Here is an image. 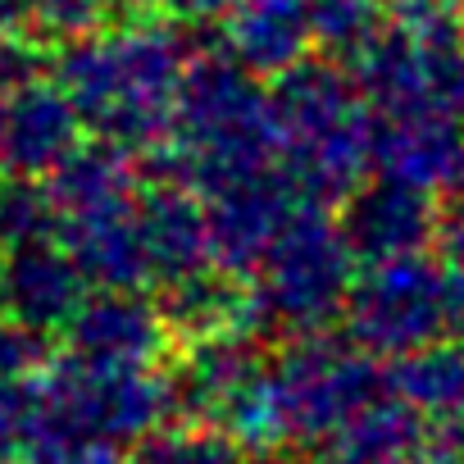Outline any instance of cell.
I'll list each match as a JSON object with an SVG mask.
<instances>
[{"instance_id": "8992f818", "label": "cell", "mask_w": 464, "mask_h": 464, "mask_svg": "<svg viewBox=\"0 0 464 464\" xmlns=\"http://www.w3.org/2000/svg\"><path fill=\"white\" fill-rule=\"evenodd\" d=\"M450 328V296L441 260L405 256L369 265L346 296V333L369 355H410L441 342Z\"/></svg>"}, {"instance_id": "277c9868", "label": "cell", "mask_w": 464, "mask_h": 464, "mask_svg": "<svg viewBox=\"0 0 464 464\" xmlns=\"http://www.w3.org/2000/svg\"><path fill=\"white\" fill-rule=\"evenodd\" d=\"M351 265L355 251L342 232V218H333L328 205H296L260 265V283L251 287L256 337L328 333V324L346 314V296L355 287Z\"/></svg>"}, {"instance_id": "30bf717a", "label": "cell", "mask_w": 464, "mask_h": 464, "mask_svg": "<svg viewBox=\"0 0 464 464\" xmlns=\"http://www.w3.org/2000/svg\"><path fill=\"white\" fill-rule=\"evenodd\" d=\"M223 46L251 73H292L314 46V0H237L223 14Z\"/></svg>"}, {"instance_id": "7c38bea8", "label": "cell", "mask_w": 464, "mask_h": 464, "mask_svg": "<svg viewBox=\"0 0 464 464\" xmlns=\"http://www.w3.org/2000/svg\"><path fill=\"white\" fill-rule=\"evenodd\" d=\"M328 464H423L428 459V419L396 392L351 414L328 441Z\"/></svg>"}, {"instance_id": "9a60e30c", "label": "cell", "mask_w": 464, "mask_h": 464, "mask_svg": "<svg viewBox=\"0 0 464 464\" xmlns=\"http://www.w3.org/2000/svg\"><path fill=\"white\" fill-rule=\"evenodd\" d=\"M392 392L414 410L446 419L464 410V346L459 342H428L396 360Z\"/></svg>"}, {"instance_id": "3957f363", "label": "cell", "mask_w": 464, "mask_h": 464, "mask_svg": "<svg viewBox=\"0 0 464 464\" xmlns=\"http://www.w3.org/2000/svg\"><path fill=\"white\" fill-rule=\"evenodd\" d=\"M187 51L164 24H132L82 46L69 60V82L82 110L128 141H150L173 123L187 78Z\"/></svg>"}, {"instance_id": "e0dca14e", "label": "cell", "mask_w": 464, "mask_h": 464, "mask_svg": "<svg viewBox=\"0 0 464 464\" xmlns=\"http://www.w3.org/2000/svg\"><path fill=\"white\" fill-rule=\"evenodd\" d=\"M387 28V14L378 0H314V42L342 64H355L378 33Z\"/></svg>"}, {"instance_id": "ffe728a7", "label": "cell", "mask_w": 464, "mask_h": 464, "mask_svg": "<svg viewBox=\"0 0 464 464\" xmlns=\"http://www.w3.org/2000/svg\"><path fill=\"white\" fill-rule=\"evenodd\" d=\"M423 464H464V410L428 419V459Z\"/></svg>"}, {"instance_id": "9c48e42d", "label": "cell", "mask_w": 464, "mask_h": 464, "mask_svg": "<svg viewBox=\"0 0 464 464\" xmlns=\"http://www.w3.org/2000/svg\"><path fill=\"white\" fill-rule=\"evenodd\" d=\"M256 342L260 337L246 328L187 342V355L178 360V369L169 378L173 410H182L191 423H218L223 410L269 369Z\"/></svg>"}, {"instance_id": "6da1fadb", "label": "cell", "mask_w": 464, "mask_h": 464, "mask_svg": "<svg viewBox=\"0 0 464 464\" xmlns=\"http://www.w3.org/2000/svg\"><path fill=\"white\" fill-rule=\"evenodd\" d=\"M283 178L301 205H346L373 164V119L337 64L305 60L274 87Z\"/></svg>"}, {"instance_id": "ba28073f", "label": "cell", "mask_w": 464, "mask_h": 464, "mask_svg": "<svg viewBox=\"0 0 464 464\" xmlns=\"http://www.w3.org/2000/svg\"><path fill=\"white\" fill-rule=\"evenodd\" d=\"M342 232L355 260L382 265V260L423 256V246L441 237V214L423 187L378 178L342 205Z\"/></svg>"}, {"instance_id": "52a82bcc", "label": "cell", "mask_w": 464, "mask_h": 464, "mask_svg": "<svg viewBox=\"0 0 464 464\" xmlns=\"http://www.w3.org/2000/svg\"><path fill=\"white\" fill-rule=\"evenodd\" d=\"M205 218H209V260L227 274H260L265 256L274 251L278 232L287 227V218L296 214L301 196L292 191V182L274 169L237 178L218 191L205 196Z\"/></svg>"}, {"instance_id": "ac0fdd59", "label": "cell", "mask_w": 464, "mask_h": 464, "mask_svg": "<svg viewBox=\"0 0 464 464\" xmlns=\"http://www.w3.org/2000/svg\"><path fill=\"white\" fill-rule=\"evenodd\" d=\"M141 464H242V446L214 423H196L191 432H169L141 450Z\"/></svg>"}, {"instance_id": "44dd1931", "label": "cell", "mask_w": 464, "mask_h": 464, "mask_svg": "<svg viewBox=\"0 0 464 464\" xmlns=\"http://www.w3.org/2000/svg\"><path fill=\"white\" fill-rule=\"evenodd\" d=\"M150 5L173 24H209V19H223L237 0H150Z\"/></svg>"}, {"instance_id": "7a4b0ae2", "label": "cell", "mask_w": 464, "mask_h": 464, "mask_svg": "<svg viewBox=\"0 0 464 464\" xmlns=\"http://www.w3.org/2000/svg\"><path fill=\"white\" fill-rule=\"evenodd\" d=\"M178 164L173 178L191 182L200 196L265 173L278 155V110L274 92L256 82L232 55H196L178 92Z\"/></svg>"}, {"instance_id": "603a6c76", "label": "cell", "mask_w": 464, "mask_h": 464, "mask_svg": "<svg viewBox=\"0 0 464 464\" xmlns=\"http://www.w3.org/2000/svg\"><path fill=\"white\" fill-rule=\"evenodd\" d=\"M260 464H314V459H296V455H265ZM328 464V459H324Z\"/></svg>"}, {"instance_id": "5bb4252c", "label": "cell", "mask_w": 464, "mask_h": 464, "mask_svg": "<svg viewBox=\"0 0 464 464\" xmlns=\"http://www.w3.org/2000/svg\"><path fill=\"white\" fill-rule=\"evenodd\" d=\"M141 232H146V251L150 269L160 278H182L209 265V218L205 205L191 200L182 187H164L146 200L141 209Z\"/></svg>"}, {"instance_id": "8fae6325", "label": "cell", "mask_w": 464, "mask_h": 464, "mask_svg": "<svg viewBox=\"0 0 464 464\" xmlns=\"http://www.w3.org/2000/svg\"><path fill=\"white\" fill-rule=\"evenodd\" d=\"M464 150V123L441 114H401L373 123V169L378 178L405 187H446Z\"/></svg>"}, {"instance_id": "4fadbf2b", "label": "cell", "mask_w": 464, "mask_h": 464, "mask_svg": "<svg viewBox=\"0 0 464 464\" xmlns=\"http://www.w3.org/2000/svg\"><path fill=\"white\" fill-rule=\"evenodd\" d=\"M160 314L187 342H200V337H214V333H232V328L256 333L251 328V287H242L237 274H227L218 265L173 278L169 292H164Z\"/></svg>"}, {"instance_id": "2e32d148", "label": "cell", "mask_w": 464, "mask_h": 464, "mask_svg": "<svg viewBox=\"0 0 464 464\" xmlns=\"http://www.w3.org/2000/svg\"><path fill=\"white\" fill-rule=\"evenodd\" d=\"M82 342L110 360L114 369H137L141 360H150L164 342V314H155L150 305L132 301V296H114L87 310L82 319Z\"/></svg>"}, {"instance_id": "7402d4cb", "label": "cell", "mask_w": 464, "mask_h": 464, "mask_svg": "<svg viewBox=\"0 0 464 464\" xmlns=\"http://www.w3.org/2000/svg\"><path fill=\"white\" fill-rule=\"evenodd\" d=\"M446 205H450V214H464V150H459V160L446 178Z\"/></svg>"}, {"instance_id": "d6986e66", "label": "cell", "mask_w": 464, "mask_h": 464, "mask_svg": "<svg viewBox=\"0 0 464 464\" xmlns=\"http://www.w3.org/2000/svg\"><path fill=\"white\" fill-rule=\"evenodd\" d=\"M441 274L450 296V328H464V214L441 223Z\"/></svg>"}, {"instance_id": "5b68a950", "label": "cell", "mask_w": 464, "mask_h": 464, "mask_svg": "<svg viewBox=\"0 0 464 464\" xmlns=\"http://www.w3.org/2000/svg\"><path fill=\"white\" fill-rule=\"evenodd\" d=\"M269 382L292 441H328L351 414L382 401L392 387L369 351L333 342L328 333L296 337L269 364Z\"/></svg>"}]
</instances>
